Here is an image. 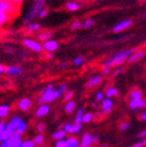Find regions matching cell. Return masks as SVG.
I'll list each match as a JSON object with an SVG mask.
<instances>
[{"mask_svg":"<svg viewBox=\"0 0 146 147\" xmlns=\"http://www.w3.org/2000/svg\"><path fill=\"white\" fill-rule=\"evenodd\" d=\"M55 147H69L68 142H66V139H62V140H58L55 142Z\"/></svg>","mask_w":146,"mask_h":147,"instance_id":"cell-34","label":"cell"},{"mask_svg":"<svg viewBox=\"0 0 146 147\" xmlns=\"http://www.w3.org/2000/svg\"><path fill=\"white\" fill-rule=\"evenodd\" d=\"M145 146H146V139H144V140H141L139 142L135 143L134 145H132L130 147H145Z\"/></svg>","mask_w":146,"mask_h":147,"instance_id":"cell-38","label":"cell"},{"mask_svg":"<svg viewBox=\"0 0 146 147\" xmlns=\"http://www.w3.org/2000/svg\"><path fill=\"white\" fill-rule=\"evenodd\" d=\"M81 26H82V23H81V22L76 21L71 25V29H72V30H77V29L81 28Z\"/></svg>","mask_w":146,"mask_h":147,"instance_id":"cell-37","label":"cell"},{"mask_svg":"<svg viewBox=\"0 0 146 147\" xmlns=\"http://www.w3.org/2000/svg\"><path fill=\"white\" fill-rule=\"evenodd\" d=\"M83 62V57L82 56H78L77 58H75L74 59V64L75 65H79V64H81Z\"/></svg>","mask_w":146,"mask_h":147,"instance_id":"cell-44","label":"cell"},{"mask_svg":"<svg viewBox=\"0 0 146 147\" xmlns=\"http://www.w3.org/2000/svg\"><path fill=\"white\" fill-rule=\"evenodd\" d=\"M45 129H46V126H45V124H43V123H40V124H38V126H37V131H38L40 134H41L42 132L45 131Z\"/></svg>","mask_w":146,"mask_h":147,"instance_id":"cell-39","label":"cell"},{"mask_svg":"<svg viewBox=\"0 0 146 147\" xmlns=\"http://www.w3.org/2000/svg\"><path fill=\"white\" fill-rule=\"evenodd\" d=\"M135 52V49H125L120 52L116 53L112 56L108 57L107 59H105L103 61V67H119L121 64H123L125 61L129 59L131 55Z\"/></svg>","mask_w":146,"mask_h":147,"instance_id":"cell-1","label":"cell"},{"mask_svg":"<svg viewBox=\"0 0 146 147\" xmlns=\"http://www.w3.org/2000/svg\"><path fill=\"white\" fill-rule=\"evenodd\" d=\"M140 119H141L143 122H146V113H142L141 115H140Z\"/></svg>","mask_w":146,"mask_h":147,"instance_id":"cell-48","label":"cell"},{"mask_svg":"<svg viewBox=\"0 0 146 147\" xmlns=\"http://www.w3.org/2000/svg\"><path fill=\"white\" fill-rule=\"evenodd\" d=\"M31 106H32V100L30 98H23L18 103V108L22 111H28Z\"/></svg>","mask_w":146,"mask_h":147,"instance_id":"cell-12","label":"cell"},{"mask_svg":"<svg viewBox=\"0 0 146 147\" xmlns=\"http://www.w3.org/2000/svg\"><path fill=\"white\" fill-rule=\"evenodd\" d=\"M66 8L69 9V10H72V11H76V10L79 9V5L76 2H69L66 3Z\"/></svg>","mask_w":146,"mask_h":147,"instance_id":"cell-32","label":"cell"},{"mask_svg":"<svg viewBox=\"0 0 146 147\" xmlns=\"http://www.w3.org/2000/svg\"><path fill=\"white\" fill-rule=\"evenodd\" d=\"M97 147H107L106 145H101V146H97Z\"/></svg>","mask_w":146,"mask_h":147,"instance_id":"cell-54","label":"cell"},{"mask_svg":"<svg viewBox=\"0 0 146 147\" xmlns=\"http://www.w3.org/2000/svg\"><path fill=\"white\" fill-rule=\"evenodd\" d=\"M23 44L29 48L30 50L32 51H35V52H40L41 53L42 51L44 50L43 48V44H41L40 42H37L35 40H32V39H24L23 40Z\"/></svg>","mask_w":146,"mask_h":147,"instance_id":"cell-6","label":"cell"},{"mask_svg":"<svg viewBox=\"0 0 146 147\" xmlns=\"http://www.w3.org/2000/svg\"><path fill=\"white\" fill-rule=\"evenodd\" d=\"M9 14H7L6 12H3V11H0V24L2 25V24H5L7 21L9 20Z\"/></svg>","mask_w":146,"mask_h":147,"instance_id":"cell-31","label":"cell"},{"mask_svg":"<svg viewBox=\"0 0 146 147\" xmlns=\"http://www.w3.org/2000/svg\"><path fill=\"white\" fill-rule=\"evenodd\" d=\"M101 81H102V77L99 76V75H97V76H93L92 78H90L89 80L87 81L86 83V88H93V87H96L97 85H99L101 83Z\"/></svg>","mask_w":146,"mask_h":147,"instance_id":"cell-14","label":"cell"},{"mask_svg":"<svg viewBox=\"0 0 146 147\" xmlns=\"http://www.w3.org/2000/svg\"><path fill=\"white\" fill-rule=\"evenodd\" d=\"M93 145V136L91 133L83 134L81 139L80 147H91Z\"/></svg>","mask_w":146,"mask_h":147,"instance_id":"cell-11","label":"cell"},{"mask_svg":"<svg viewBox=\"0 0 146 147\" xmlns=\"http://www.w3.org/2000/svg\"><path fill=\"white\" fill-rule=\"evenodd\" d=\"M103 97H104V95H103V93L101 91H98L97 93H96V95H95V99L97 101H102L103 99Z\"/></svg>","mask_w":146,"mask_h":147,"instance_id":"cell-40","label":"cell"},{"mask_svg":"<svg viewBox=\"0 0 146 147\" xmlns=\"http://www.w3.org/2000/svg\"><path fill=\"white\" fill-rule=\"evenodd\" d=\"M9 113V105L2 104L0 105V119H5L8 115Z\"/></svg>","mask_w":146,"mask_h":147,"instance_id":"cell-22","label":"cell"},{"mask_svg":"<svg viewBox=\"0 0 146 147\" xmlns=\"http://www.w3.org/2000/svg\"><path fill=\"white\" fill-rule=\"evenodd\" d=\"M145 18H146V14H145Z\"/></svg>","mask_w":146,"mask_h":147,"instance_id":"cell-59","label":"cell"},{"mask_svg":"<svg viewBox=\"0 0 146 147\" xmlns=\"http://www.w3.org/2000/svg\"><path fill=\"white\" fill-rule=\"evenodd\" d=\"M131 25H132V21H131V20H125V21H122V22H120L119 24H116V25L114 26V29H112V32L114 33L123 32L124 30L128 29Z\"/></svg>","mask_w":146,"mask_h":147,"instance_id":"cell-9","label":"cell"},{"mask_svg":"<svg viewBox=\"0 0 146 147\" xmlns=\"http://www.w3.org/2000/svg\"><path fill=\"white\" fill-rule=\"evenodd\" d=\"M44 5V0H35L33 2V5L29 9V11L24 18V23L30 25L32 24V21L39 14V12L42 10V7Z\"/></svg>","mask_w":146,"mask_h":147,"instance_id":"cell-3","label":"cell"},{"mask_svg":"<svg viewBox=\"0 0 146 147\" xmlns=\"http://www.w3.org/2000/svg\"><path fill=\"white\" fill-rule=\"evenodd\" d=\"M23 144V138L20 134H14L11 137L0 143V147H18Z\"/></svg>","mask_w":146,"mask_h":147,"instance_id":"cell-5","label":"cell"},{"mask_svg":"<svg viewBox=\"0 0 146 147\" xmlns=\"http://www.w3.org/2000/svg\"><path fill=\"white\" fill-rule=\"evenodd\" d=\"M7 1H9V2L14 3V4L18 5V6H20V5L22 4V2H23V0H7Z\"/></svg>","mask_w":146,"mask_h":147,"instance_id":"cell-45","label":"cell"},{"mask_svg":"<svg viewBox=\"0 0 146 147\" xmlns=\"http://www.w3.org/2000/svg\"><path fill=\"white\" fill-rule=\"evenodd\" d=\"M75 108H76V102L73 100H70V101H68L66 103V105H64V111H66L68 115H71V113H74Z\"/></svg>","mask_w":146,"mask_h":147,"instance_id":"cell-18","label":"cell"},{"mask_svg":"<svg viewBox=\"0 0 146 147\" xmlns=\"http://www.w3.org/2000/svg\"><path fill=\"white\" fill-rule=\"evenodd\" d=\"M44 141H45V137L42 134H38L33 138V142L36 146H42L44 144Z\"/></svg>","mask_w":146,"mask_h":147,"instance_id":"cell-19","label":"cell"},{"mask_svg":"<svg viewBox=\"0 0 146 147\" xmlns=\"http://www.w3.org/2000/svg\"><path fill=\"white\" fill-rule=\"evenodd\" d=\"M102 73H103V75H108V74L110 73V67H104L103 71H102Z\"/></svg>","mask_w":146,"mask_h":147,"instance_id":"cell-47","label":"cell"},{"mask_svg":"<svg viewBox=\"0 0 146 147\" xmlns=\"http://www.w3.org/2000/svg\"><path fill=\"white\" fill-rule=\"evenodd\" d=\"M66 135V133L64 130H57L56 132H54V133L52 134V139H54V140H56V141L62 140V139H64Z\"/></svg>","mask_w":146,"mask_h":147,"instance_id":"cell-21","label":"cell"},{"mask_svg":"<svg viewBox=\"0 0 146 147\" xmlns=\"http://www.w3.org/2000/svg\"><path fill=\"white\" fill-rule=\"evenodd\" d=\"M129 106H130L131 109H138V108L144 107V100L142 98L132 99L129 102Z\"/></svg>","mask_w":146,"mask_h":147,"instance_id":"cell-16","label":"cell"},{"mask_svg":"<svg viewBox=\"0 0 146 147\" xmlns=\"http://www.w3.org/2000/svg\"><path fill=\"white\" fill-rule=\"evenodd\" d=\"M145 42H146V41H145Z\"/></svg>","mask_w":146,"mask_h":147,"instance_id":"cell-61","label":"cell"},{"mask_svg":"<svg viewBox=\"0 0 146 147\" xmlns=\"http://www.w3.org/2000/svg\"><path fill=\"white\" fill-rule=\"evenodd\" d=\"M94 24H95V22H94L92 18H88V20H86L85 22H83L81 28H83V29H88V28L92 27Z\"/></svg>","mask_w":146,"mask_h":147,"instance_id":"cell-30","label":"cell"},{"mask_svg":"<svg viewBox=\"0 0 146 147\" xmlns=\"http://www.w3.org/2000/svg\"><path fill=\"white\" fill-rule=\"evenodd\" d=\"M94 119L93 113H86L84 115H83L82 123H85V124H89V123L92 122V119Z\"/></svg>","mask_w":146,"mask_h":147,"instance_id":"cell-25","label":"cell"},{"mask_svg":"<svg viewBox=\"0 0 146 147\" xmlns=\"http://www.w3.org/2000/svg\"><path fill=\"white\" fill-rule=\"evenodd\" d=\"M73 96H74V91H72V90H68V91L64 93V101H70V100H72V98H73Z\"/></svg>","mask_w":146,"mask_h":147,"instance_id":"cell-33","label":"cell"},{"mask_svg":"<svg viewBox=\"0 0 146 147\" xmlns=\"http://www.w3.org/2000/svg\"><path fill=\"white\" fill-rule=\"evenodd\" d=\"M22 122H23V119H22L20 117H18V115H16V117H14L11 119H10V121H9V123H10V124H11L12 126H14L16 129L18 128V126H20V124H21Z\"/></svg>","mask_w":146,"mask_h":147,"instance_id":"cell-27","label":"cell"},{"mask_svg":"<svg viewBox=\"0 0 146 147\" xmlns=\"http://www.w3.org/2000/svg\"><path fill=\"white\" fill-rule=\"evenodd\" d=\"M100 107H101L102 113L106 115V113H108L110 111H112V107H114V101H112L110 98H104L102 101H101Z\"/></svg>","mask_w":146,"mask_h":147,"instance_id":"cell-8","label":"cell"},{"mask_svg":"<svg viewBox=\"0 0 146 147\" xmlns=\"http://www.w3.org/2000/svg\"><path fill=\"white\" fill-rule=\"evenodd\" d=\"M129 127H130V125H129L128 123H123V124L120 126V130H121V131H123V132L127 131V130L129 129Z\"/></svg>","mask_w":146,"mask_h":147,"instance_id":"cell-43","label":"cell"},{"mask_svg":"<svg viewBox=\"0 0 146 147\" xmlns=\"http://www.w3.org/2000/svg\"><path fill=\"white\" fill-rule=\"evenodd\" d=\"M20 10V6L14 4V3L9 2V1H4L2 0L0 3V11L6 12L7 14H9L10 16H14L18 13Z\"/></svg>","mask_w":146,"mask_h":147,"instance_id":"cell-4","label":"cell"},{"mask_svg":"<svg viewBox=\"0 0 146 147\" xmlns=\"http://www.w3.org/2000/svg\"><path fill=\"white\" fill-rule=\"evenodd\" d=\"M38 37H39V39L42 40V41H48V40H50L51 32H49V31H45V32L41 33Z\"/></svg>","mask_w":146,"mask_h":147,"instance_id":"cell-28","label":"cell"},{"mask_svg":"<svg viewBox=\"0 0 146 147\" xmlns=\"http://www.w3.org/2000/svg\"><path fill=\"white\" fill-rule=\"evenodd\" d=\"M49 111H50V106L48 105L47 103H44L38 106V108L36 109V113H35V115H36V117L40 119V117H43L45 115H47Z\"/></svg>","mask_w":146,"mask_h":147,"instance_id":"cell-10","label":"cell"},{"mask_svg":"<svg viewBox=\"0 0 146 147\" xmlns=\"http://www.w3.org/2000/svg\"><path fill=\"white\" fill-rule=\"evenodd\" d=\"M118 94H119V92H118V89L114 87H110L106 89V91H105V95H106V97L107 98H110V97H116L118 96Z\"/></svg>","mask_w":146,"mask_h":147,"instance_id":"cell-23","label":"cell"},{"mask_svg":"<svg viewBox=\"0 0 146 147\" xmlns=\"http://www.w3.org/2000/svg\"><path fill=\"white\" fill-rule=\"evenodd\" d=\"M26 130H27V123H26L25 121L23 119V122H22L21 124H20V126L16 128V133L20 134V135H23V134L26 132Z\"/></svg>","mask_w":146,"mask_h":147,"instance_id":"cell-24","label":"cell"},{"mask_svg":"<svg viewBox=\"0 0 146 147\" xmlns=\"http://www.w3.org/2000/svg\"><path fill=\"white\" fill-rule=\"evenodd\" d=\"M145 67H146V64H145Z\"/></svg>","mask_w":146,"mask_h":147,"instance_id":"cell-60","label":"cell"},{"mask_svg":"<svg viewBox=\"0 0 146 147\" xmlns=\"http://www.w3.org/2000/svg\"><path fill=\"white\" fill-rule=\"evenodd\" d=\"M6 130V122H0V135Z\"/></svg>","mask_w":146,"mask_h":147,"instance_id":"cell-41","label":"cell"},{"mask_svg":"<svg viewBox=\"0 0 146 147\" xmlns=\"http://www.w3.org/2000/svg\"><path fill=\"white\" fill-rule=\"evenodd\" d=\"M56 90H57L58 95H59V97H62L64 95V93L68 91V87H66V85H64V84H62V85H59L56 88Z\"/></svg>","mask_w":146,"mask_h":147,"instance_id":"cell-29","label":"cell"},{"mask_svg":"<svg viewBox=\"0 0 146 147\" xmlns=\"http://www.w3.org/2000/svg\"><path fill=\"white\" fill-rule=\"evenodd\" d=\"M5 73L10 76H16L23 73V69L20 67H5Z\"/></svg>","mask_w":146,"mask_h":147,"instance_id":"cell-17","label":"cell"},{"mask_svg":"<svg viewBox=\"0 0 146 147\" xmlns=\"http://www.w3.org/2000/svg\"><path fill=\"white\" fill-rule=\"evenodd\" d=\"M4 1H7V0H4Z\"/></svg>","mask_w":146,"mask_h":147,"instance_id":"cell-58","label":"cell"},{"mask_svg":"<svg viewBox=\"0 0 146 147\" xmlns=\"http://www.w3.org/2000/svg\"><path fill=\"white\" fill-rule=\"evenodd\" d=\"M138 1H141V2H146V0H138Z\"/></svg>","mask_w":146,"mask_h":147,"instance_id":"cell-55","label":"cell"},{"mask_svg":"<svg viewBox=\"0 0 146 147\" xmlns=\"http://www.w3.org/2000/svg\"><path fill=\"white\" fill-rule=\"evenodd\" d=\"M5 73V67H3L2 64H0V74H3Z\"/></svg>","mask_w":146,"mask_h":147,"instance_id":"cell-49","label":"cell"},{"mask_svg":"<svg viewBox=\"0 0 146 147\" xmlns=\"http://www.w3.org/2000/svg\"><path fill=\"white\" fill-rule=\"evenodd\" d=\"M48 9H42L41 11L39 12V14H38V16L39 18H45L46 16L48 14Z\"/></svg>","mask_w":146,"mask_h":147,"instance_id":"cell-42","label":"cell"},{"mask_svg":"<svg viewBox=\"0 0 146 147\" xmlns=\"http://www.w3.org/2000/svg\"><path fill=\"white\" fill-rule=\"evenodd\" d=\"M122 71H123V69H116V73H114V75H118V74H120Z\"/></svg>","mask_w":146,"mask_h":147,"instance_id":"cell-51","label":"cell"},{"mask_svg":"<svg viewBox=\"0 0 146 147\" xmlns=\"http://www.w3.org/2000/svg\"><path fill=\"white\" fill-rule=\"evenodd\" d=\"M43 48L48 52H53L58 48V43L54 40H48L43 43Z\"/></svg>","mask_w":146,"mask_h":147,"instance_id":"cell-13","label":"cell"},{"mask_svg":"<svg viewBox=\"0 0 146 147\" xmlns=\"http://www.w3.org/2000/svg\"><path fill=\"white\" fill-rule=\"evenodd\" d=\"M0 27H1V24H0Z\"/></svg>","mask_w":146,"mask_h":147,"instance_id":"cell-57","label":"cell"},{"mask_svg":"<svg viewBox=\"0 0 146 147\" xmlns=\"http://www.w3.org/2000/svg\"><path fill=\"white\" fill-rule=\"evenodd\" d=\"M66 142L69 147H80V141L76 137H69L66 138Z\"/></svg>","mask_w":146,"mask_h":147,"instance_id":"cell-20","label":"cell"},{"mask_svg":"<svg viewBox=\"0 0 146 147\" xmlns=\"http://www.w3.org/2000/svg\"><path fill=\"white\" fill-rule=\"evenodd\" d=\"M82 129V124H70V123H66V124L64 125V130L66 134H77L80 132V130Z\"/></svg>","mask_w":146,"mask_h":147,"instance_id":"cell-7","label":"cell"},{"mask_svg":"<svg viewBox=\"0 0 146 147\" xmlns=\"http://www.w3.org/2000/svg\"><path fill=\"white\" fill-rule=\"evenodd\" d=\"M91 106H92V107H96V103H95V102H93V103L91 104Z\"/></svg>","mask_w":146,"mask_h":147,"instance_id":"cell-52","label":"cell"},{"mask_svg":"<svg viewBox=\"0 0 146 147\" xmlns=\"http://www.w3.org/2000/svg\"><path fill=\"white\" fill-rule=\"evenodd\" d=\"M57 98H59V95L57 93V90L54 88L53 85H48L45 89H43L41 95L38 97V103L39 105L44 103H50L56 100Z\"/></svg>","mask_w":146,"mask_h":147,"instance_id":"cell-2","label":"cell"},{"mask_svg":"<svg viewBox=\"0 0 146 147\" xmlns=\"http://www.w3.org/2000/svg\"><path fill=\"white\" fill-rule=\"evenodd\" d=\"M144 107H146V99L144 100Z\"/></svg>","mask_w":146,"mask_h":147,"instance_id":"cell-53","label":"cell"},{"mask_svg":"<svg viewBox=\"0 0 146 147\" xmlns=\"http://www.w3.org/2000/svg\"><path fill=\"white\" fill-rule=\"evenodd\" d=\"M22 146L23 147H35L36 145L34 144L33 140H25V141H23Z\"/></svg>","mask_w":146,"mask_h":147,"instance_id":"cell-35","label":"cell"},{"mask_svg":"<svg viewBox=\"0 0 146 147\" xmlns=\"http://www.w3.org/2000/svg\"><path fill=\"white\" fill-rule=\"evenodd\" d=\"M129 97H130L131 100H132V99H139V98H142V91H140V90H134V91H132L130 93Z\"/></svg>","mask_w":146,"mask_h":147,"instance_id":"cell-26","label":"cell"},{"mask_svg":"<svg viewBox=\"0 0 146 147\" xmlns=\"http://www.w3.org/2000/svg\"><path fill=\"white\" fill-rule=\"evenodd\" d=\"M79 1H84V0H79Z\"/></svg>","mask_w":146,"mask_h":147,"instance_id":"cell-56","label":"cell"},{"mask_svg":"<svg viewBox=\"0 0 146 147\" xmlns=\"http://www.w3.org/2000/svg\"><path fill=\"white\" fill-rule=\"evenodd\" d=\"M144 55H145V51H144V50H138V51H136V52L133 53L130 57H129V59L127 60V61H128L129 63L136 62V61H138L139 59H141Z\"/></svg>","mask_w":146,"mask_h":147,"instance_id":"cell-15","label":"cell"},{"mask_svg":"<svg viewBox=\"0 0 146 147\" xmlns=\"http://www.w3.org/2000/svg\"><path fill=\"white\" fill-rule=\"evenodd\" d=\"M138 138H140V139L146 138V130H143L142 132H140V133L138 134Z\"/></svg>","mask_w":146,"mask_h":147,"instance_id":"cell-46","label":"cell"},{"mask_svg":"<svg viewBox=\"0 0 146 147\" xmlns=\"http://www.w3.org/2000/svg\"><path fill=\"white\" fill-rule=\"evenodd\" d=\"M38 29H40L39 24H30V25H28V30L29 31H36Z\"/></svg>","mask_w":146,"mask_h":147,"instance_id":"cell-36","label":"cell"},{"mask_svg":"<svg viewBox=\"0 0 146 147\" xmlns=\"http://www.w3.org/2000/svg\"><path fill=\"white\" fill-rule=\"evenodd\" d=\"M98 141H99L98 137L97 136H93V144L94 143H98Z\"/></svg>","mask_w":146,"mask_h":147,"instance_id":"cell-50","label":"cell"}]
</instances>
